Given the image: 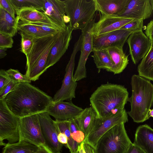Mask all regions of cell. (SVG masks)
<instances>
[{"label": "cell", "instance_id": "cell-10", "mask_svg": "<svg viewBox=\"0 0 153 153\" xmlns=\"http://www.w3.org/2000/svg\"><path fill=\"white\" fill-rule=\"evenodd\" d=\"M19 140L27 141L38 147L42 144H45L38 114L20 118Z\"/></svg>", "mask_w": 153, "mask_h": 153}, {"label": "cell", "instance_id": "cell-37", "mask_svg": "<svg viewBox=\"0 0 153 153\" xmlns=\"http://www.w3.org/2000/svg\"><path fill=\"white\" fill-rule=\"evenodd\" d=\"M0 8H1L13 16H15L16 11L10 0H0Z\"/></svg>", "mask_w": 153, "mask_h": 153}, {"label": "cell", "instance_id": "cell-48", "mask_svg": "<svg viewBox=\"0 0 153 153\" xmlns=\"http://www.w3.org/2000/svg\"><path fill=\"white\" fill-rule=\"evenodd\" d=\"M149 117H153V109H150L149 110Z\"/></svg>", "mask_w": 153, "mask_h": 153}, {"label": "cell", "instance_id": "cell-35", "mask_svg": "<svg viewBox=\"0 0 153 153\" xmlns=\"http://www.w3.org/2000/svg\"><path fill=\"white\" fill-rule=\"evenodd\" d=\"M30 23L35 25L48 35L54 34L64 30L53 25L44 23L35 22Z\"/></svg>", "mask_w": 153, "mask_h": 153}, {"label": "cell", "instance_id": "cell-39", "mask_svg": "<svg viewBox=\"0 0 153 153\" xmlns=\"http://www.w3.org/2000/svg\"><path fill=\"white\" fill-rule=\"evenodd\" d=\"M11 80L6 71L1 69L0 70V90L4 88Z\"/></svg>", "mask_w": 153, "mask_h": 153}, {"label": "cell", "instance_id": "cell-24", "mask_svg": "<svg viewBox=\"0 0 153 153\" xmlns=\"http://www.w3.org/2000/svg\"><path fill=\"white\" fill-rule=\"evenodd\" d=\"M19 21L13 16L0 8V33L13 37L18 30Z\"/></svg>", "mask_w": 153, "mask_h": 153}, {"label": "cell", "instance_id": "cell-7", "mask_svg": "<svg viewBox=\"0 0 153 153\" xmlns=\"http://www.w3.org/2000/svg\"><path fill=\"white\" fill-rule=\"evenodd\" d=\"M82 42L81 34L75 43L70 60L65 68V73L61 88L53 98V102H56L65 100L71 101L75 98V91L77 86L76 81L73 78L75 58L77 53L81 50Z\"/></svg>", "mask_w": 153, "mask_h": 153}, {"label": "cell", "instance_id": "cell-6", "mask_svg": "<svg viewBox=\"0 0 153 153\" xmlns=\"http://www.w3.org/2000/svg\"><path fill=\"white\" fill-rule=\"evenodd\" d=\"M65 14L70 19L69 23L73 30L85 28L93 20L97 10L94 0L64 1Z\"/></svg>", "mask_w": 153, "mask_h": 153}, {"label": "cell", "instance_id": "cell-47", "mask_svg": "<svg viewBox=\"0 0 153 153\" xmlns=\"http://www.w3.org/2000/svg\"><path fill=\"white\" fill-rule=\"evenodd\" d=\"M63 20L65 24L68 23H69L70 19L68 16L65 15L63 17Z\"/></svg>", "mask_w": 153, "mask_h": 153}, {"label": "cell", "instance_id": "cell-25", "mask_svg": "<svg viewBox=\"0 0 153 153\" xmlns=\"http://www.w3.org/2000/svg\"><path fill=\"white\" fill-rule=\"evenodd\" d=\"M96 117L95 112L91 106L84 109L79 116L76 118L80 129L84 133L85 138L90 132Z\"/></svg>", "mask_w": 153, "mask_h": 153}, {"label": "cell", "instance_id": "cell-42", "mask_svg": "<svg viewBox=\"0 0 153 153\" xmlns=\"http://www.w3.org/2000/svg\"><path fill=\"white\" fill-rule=\"evenodd\" d=\"M33 153H53L45 144H42L39 146L37 150Z\"/></svg>", "mask_w": 153, "mask_h": 153}, {"label": "cell", "instance_id": "cell-27", "mask_svg": "<svg viewBox=\"0 0 153 153\" xmlns=\"http://www.w3.org/2000/svg\"><path fill=\"white\" fill-rule=\"evenodd\" d=\"M137 71L140 76L153 81V40L149 51L139 64Z\"/></svg>", "mask_w": 153, "mask_h": 153}, {"label": "cell", "instance_id": "cell-17", "mask_svg": "<svg viewBox=\"0 0 153 153\" xmlns=\"http://www.w3.org/2000/svg\"><path fill=\"white\" fill-rule=\"evenodd\" d=\"M153 12L150 0H128L123 10L117 16L144 20L150 18Z\"/></svg>", "mask_w": 153, "mask_h": 153}, {"label": "cell", "instance_id": "cell-26", "mask_svg": "<svg viewBox=\"0 0 153 153\" xmlns=\"http://www.w3.org/2000/svg\"><path fill=\"white\" fill-rule=\"evenodd\" d=\"M92 52L93 54L91 56L93 58L98 72L99 73L101 69H103L113 73L114 64L106 49L95 50Z\"/></svg>", "mask_w": 153, "mask_h": 153}, {"label": "cell", "instance_id": "cell-36", "mask_svg": "<svg viewBox=\"0 0 153 153\" xmlns=\"http://www.w3.org/2000/svg\"><path fill=\"white\" fill-rule=\"evenodd\" d=\"M13 43L12 37L0 33V48H11Z\"/></svg>", "mask_w": 153, "mask_h": 153}, {"label": "cell", "instance_id": "cell-1", "mask_svg": "<svg viewBox=\"0 0 153 153\" xmlns=\"http://www.w3.org/2000/svg\"><path fill=\"white\" fill-rule=\"evenodd\" d=\"M9 109L20 118L46 112L53 98L30 83H19L4 99Z\"/></svg>", "mask_w": 153, "mask_h": 153}, {"label": "cell", "instance_id": "cell-41", "mask_svg": "<svg viewBox=\"0 0 153 153\" xmlns=\"http://www.w3.org/2000/svg\"><path fill=\"white\" fill-rule=\"evenodd\" d=\"M126 153H145L137 145L132 143Z\"/></svg>", "mask_w": 153, "mask_h": 153}, {"label": "cell", "instance_id": "cell-8", "mask_svg": "<svg viewBox=\"0 0 153 153\" xmlns=\"http://www.w3.org/2000/svg\"><path fill=\"white\" fill-rule=\"evenodd\" d=\"M20 119L9 109L3 100H0V144L5 146L4 140L13 143L19 140Z\"/></svg>", "mask_w": 153, "mask_h": 153}, {"label": "cell", "instance_id": "cell-22", "mask_svg": "<svg viewBox=\"0 0 153 153\" xmlns=\"http://www.w3.org/2000/svg\"><path fill=\"white\" fill-rule=\"evenodd\" d=\"M128 0H94L97 11L101 14L117 16L125 7Z\"/></svg>", "mask_w": 153, "mask_h": 153}, {"label": "cell", "instance_id": "cell-18", "mask_svg": "<svg viewBox=\"0 0 153 153\" xmlns=\"http://www.w3.org/2000/svg\"><path fill=\"white\" fill-rule=\"evenodd\" d=\"M73 30L70 25L60 32L55 44L52 48L48 57L46 70L57 62L68 49L72 38Z\"/></svg>", "mask_w": 153, "mask_h": 153}, {"label": "cell", "instance_id": "cell-31", "mask_svg": "<svg viewBox=\"0 0 153 153\" xmlns=\"http://www.w3.org/2000/svg\"><path fill=\"white\" fill-rule=\"evenodd\" d=\"M17 28L18 31L31 35L36 38L42 37L49 35L35 25L30 23L19 21Z\"/></svg>", "mask_w": 153, "mask_h": 153}, {"label": "cell", "instance_id": "cell-12", "mask_svg": "<svg viewBox=\"0 0 153 153\" xmlns=\"http://www.w3.org/2000/svg\"><path fill=\"white\" fill-rule=\"evenodd\" d=\"M131 32L120 29L97 36H93V51L109 47H117L123 48Z\"/></svg>", "mask_w": 153, "mask_h": 153}, {"label": "cell", "instance_id": "cell-49", "mask_svg": "<svg viewBox=\"0 0 153 153\" xmlns=\"http://www.w3.org/2000/svg\"><path fill=\"white\" fill-rule=\"evenodd\" d=\"M150 4L152 7V8L153 11V0H150Z\"/></svg>", "mask_w": 153, "mask_h": 153}, {"label": "cell", "instance_id": "cell-14", "mask_svg": "<svg viewBox=\"0 0 153 153\" xmlns=\"http://www.w3.org/2000/svg\"><path fill=\"white\" fill-rule=\"evenodd\" d=\"M126 42L129 47L131 59L135 65L145 56L151 45L150 40L143 33L142 30L131 34Z\"/></svg>", "mask_w": 153, "mask_h": 153}, {"label": "cell", "instance_id": "cell-33", "mask_svg": "<svg viewBox=\"0 0 153 153\" xmlns=\"http://www.w3.org/2000/svg\"><path fill=\"white\" fill-rule=\"evenodd\" d=\"M6 71L13 81L19 83L27 82L30 83L31 82L26 75L22 74L18 70L10 68Z\"/></svg>", "mask_w": 153, "mask_h": 153}, {"label": "cell", "instance_id": "cell-15", "mask_svg": "<svg viewBox=\"0 0 153 153\" xmlns=\"http://www.w3.org/2000/svg\"><path fill=\"white\" fill-rule=\"evenodd\" d=\"M134 19L116 15L100 14L98 21L93 23L92 34L93 36H97L120 29Z\"/></svg>", "mask_w": 153, "mask_h": 153}, {"label": "cell", "instance_id": "cell-23", "mask_svg": "<svg viewBox=\"0 0 153 153\" xmlns=\"http://www.w3.org/2000/svg\"><path fill=\"white\" fill-rule=\"evenodd\" d=\"M106 50L114 64V74L122 73L128 64V56L124 53L123 48L113 47H109Z\"/></svg>", "mask_w": 153, "mask_h": 153}, {"label": "cell", "instance_id": "cell-38", "mask_svg": "<svg viewBox=\"0 0 153 153\" xmlns=\"http://www.w3.org/2000/svg\"><path fill=\"white\" fill-rule=\"evenodd\" d=\"M19 83L12 80L4 88L0 90V100L4 99L6 95L13 91Z\"/></svg>", "mask_w": 153, "mask_h": 153}, {"label": "cell", "instance_id": "cell-46", "mask_svg": "<svg viewBox=\"0 0 153 153\" xmlns=\"http://www.w3.org/2000/svg\"><path fill=\"white\" fill-rule=\"evenodd\" d=\"M83 142L79 145L78 148L79 153H86L83 146Z\"/></svg>", "mask_w": 153, "mask_h": 153}, {"label": "cell", "instance_id": "cell-51", "mask_svg": "<svg viewBox=\"0 0 153 153\" xmlns=\"http://www.w3.org/2000/svg\"><path fill=\"white\" fill-rule=\"evenodd\" d=\"M59 153H62L61 152H60Z\"/></svg>", "mask_w": 153, "mask_h": 153}, {"label": "cell", "instance_id": "cell-13", "mask_svg": "<svg viewBox=\"0 0 153 153\" xmlns=\"http://www.w3.org/2000/svg\"><path fill=\"white\" fill-rule=\"evenodd\" d=\"M42 135L45 144L53 153H59L63 146L58 139V133L53 120L46 112L38 114Z\"/></svg>", "mask_w": 153, "mask_h": 153}, {"label": "cell", "instance_id": "cell-5", "mask_svg": "<svg viewBox=\"0 0 153 153\" xmlns=\"http://www.w3.org/2000/svg\"><path fill=\"white\" fill-rule=\"evenodd\" d=\"M124 123L114 126L98 140L95 153H126L132 143L126 130Z\"/></svg>", "mask_w": 153, "mask_h": 153}, {"label": "cell", "instance_id": "cell-43", "mask_svg": "<svg viewBox=\"0 0 153 153\" xmlns=\"http://www.w3.org/2000/svg\"><path fill=\"white\" fill-rule=\"evenodd\" d=\"M58 139L59 142L65 146L68 143V138L64 134L59 133L58 134Z\"/></svg>", "mask_w": 153, "mask_h": 153}, {"label": "cell", "instance_id": "cell-20", "mask_svg": "<svg viewBox=\"0 0 153 153\" xmlns=\"http://www.w3.org/2000/svg\"><path fill=\"white\" fill-rule=\"evenodd\" d=\"M134 143L145 153H153V129L147 124L138 126L135 132Z\"/></svg>", "mask_w": 153, "mask_h": 153}, {"label": "cell", "instance_id": "cell-21", "mask_svg": "<svg viewBox=\"0 0 153 153\" xmlns=\"http://www.w3.org/2000/svg\"><path fill=\"white\" fill-rule=\"evenodd\" d=\"M16 15V17L19 21L26 23H44L64 30L60 28L53 23L43 12L35 9L23 8L18 11Z\"/></svg>", "mask_w": 153, "mask_h": 153}, {"label": "cell", "instance_id": "cell-45", "mask_svg": "<svg viewBox=\"0 0 153 153\" xmlns=\"http://www.w3.org/2000/svg\"><path fill=\"white\" fill-rule=\"evenodd\" d=\"M7 48H0V59L2 58L7 55L6 51Z\"/></svg>", "mask_w": 153, "mask_h": 153}, {"label": "cell", "instance_id": "cell-11", "mask_svg": "<svg viewBox=\"0 0 153 153\" xmlns=\"http://www.w3.org/2000/svg\"><path fill=\"white\" fill-rule=\"evenodd\" d=\"M94 20H93L85 28L81 30L82 42L81 53L76 68L73 75L74 80L77 81L87 77L86 63L89 55L92 52L93 35L91 28Z\"/></svg>", "mask_w": 153, "mask_h": 153}, {"label": "cell", "instance_id": "cell-32", "mask_svg": "<svg viewBox=\"0 0 153 153\" xmlns=\"http://www.w3.org/2000/svg\"><path fill=\"white\" fill-rule=\"evenodd\" d=\"M19 33L21 36L20 51L26 55L30 53L32 48L35 37L21 31H19Z\"/></svg>", "mask_w": 153, "mask_h": 153}, {"label": "cell", "instance_id": "cell-16", "mask_svg": "<svg viewBox=\"0 0 153 153\" xmlns=\"http://www.w3.org/2000/svg\"><path fill=\"white\" fill-rule=\"evenodd\" d=\"M74 105L71 101H59L52 103L48 106L46 112L56 120H65L78 117L83 110Z\"/></svg>", "mask_w": 153, "mask_h": 153}, {"label": "cell", "instance_id": "cell-50", "mask_svg": "<svg viewBox=\"0 0 153 153\" xmlns=\"http://www.w3.org/2000/svg\"><path fill=\"white\" fill-rule=\"evenodd\" d=\"M74 153H79V152L78 151H77L76 152Z\"/></svg>", "mask_w": 153, "mask_h": 153}, {"label": "cell", "instance_id": "cell-34", "mask_svg": "<svg viewBox=\"0 0 153 153\" xmlns=\"http://www.w3.org/2000/svg\"><path fill=\"white\" fill-rule=\"evenodd\" d=\"M143 20V19H134L122 27L120 29L127 30L133 33L142 30Z\"/></svg>", "mask_w": 153, "mask_h": 153}, {"label": "cell", "instance_id": "cell-9", "mask_svg": "<svg viewBox=\"0 0 153 153\" xmlns=\"http://www.w3.org/2000/svg\"><path fill=\"white\" fill-rule=\"evenodd\" d=\"M128 121V114L125 108L105 118L96 117L90 132L84 142L94 149L98 140L105 133L115 126Z\"/></svg>", "mask_w": 153, "mask_h": 153}, {"label": "cell", "instance_id": "cell-30", "mask_svg": "<svg viewBox=\"0 0 153 153\" xmlns=\"http://www.w3.org/2000/svg\"><path fill=\"white\" fill-rule=\"evenodd\" d=\"M10 1L16 13L19 10L25 8H32L43 11V0H10Z\"/></svg>", "mask_w": 153, "mask_h": 153}, {"label": "cell", "instance_id": "cell-2", "mask_svg": "<svg viewBox=\"0 0 153 153\" xmlns=\"http://www.w3.org/2000/svg\"><path fill=\"white\" fill-rule=\"evenodd\" d=\"M128 92L124 86L107 82L98 87L90 98L97 118H102L125 108Z\"/></svg>", "mask_w": 153, "mask_h": 153}, {"label": "cell", "instance_id": "cell-19", "mask_svg": "<svg viewBox=\"0 0 153 153\" xmlns=\"http://www.w3.org/2000/svg\"><path fill=\"white\" fill-rule=\"evenodd\" d=\"M43 12L47 16L60 28L65 30L67 25L63 20L65 15L64 1L43 0Z\"/></svg>", "mask_w": 153, "mask_h": 153}, {"label": "cell", "instance_id": "cell-44", "mask_svg": "<svg viewBox=\"0 0 153 153\" xmlns=\"http://www.w3.org/2000/svg\"><path fill=\"white\" fill-rule=\"evenodd\" d=\"M83 146L86 153H95L94 149L88 143L83 142Z\"/></svg>", "mask_w": 153, "mask_h": 153}, {"label": "cell", "instance_id": "cell-29", "mask_svg": "<svg viewBox=\"0 0 153 153\" xmlns=\"http://www.w3.org/2000/svg\"><path fill=\"white\" fill-rule=\"evenodd\" d=\"M58 134L62 133L65 134L68 138V143L66 147L68 148L71 153L78 151L79 144L75 141L72 138L69 127V120L54 121Z\"/></svg>", "mask_w": 153, "mask_h": 153}, {"label": "cell", "instance_id": "cell-40", "mask_svg": "<svg viewBox=\"0 0 153 153\" xmlns=\"http://www.w3.org/2000/svg\"><path fill=\"white\" fill-rule=\"evenodd\" d=\"M145 33L151 42L153 40V19L145 27Z\"/></svg>", "mask_w": 153, "mask_h": 153}, {"label": "cell", "instance_id": "cell-4", "mask_svg": "<svg viewBox=\"0 0 153 153\" xmlns=\"http://www.w3.org/2000/svg\"><path fill=\"white\" fill-rule=\"evenodd\" d=\"M60 32L42 37H35L31 51L25 55L27 61L25 74L31 81L38 79L42 74L46 71L48 57Z\"/></svg>", "mask_w": 153, "mask_h": 153}, {"label": "cell", "instance_id": "cell-28", "mask_svg": "<svg viewBox=\"0 0 153 153\" xmlns=\"http://www.w3.org/2000/svg\"><path fill=\"white\" fill-rule=\"evenodd\" d=\"M38 147L27 141L19 140L15 143L6 144L2 153H33Z\"/></svg>", "mask_w": 153, "mask_h": 153}, {"label": "cell", "instance_id": "cell-3", "mask_svg": "<svg viewBox=\"0 0 153 153\" xmlns=\"http://www.w3.org/2000/svg\"><path fill=\"white\" fill-rule=\"evenodd\" d=\"M132 94L128 102L131 110L128 114L136 123L149 119V113L153 105V85L150 80L139 75L134 74L131 79Z\"/></svg>", "mask_w": 153, "mask_h": 153}]
</instances>
